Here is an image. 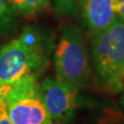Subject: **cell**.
<instances>
[{
    "label": "cell",
    "mask_w": 124,
    "mask_h": 124,
    "mask_svg": "<svg viewBox=\"0 0 124 124\" xmlns=\"http://www.w3.org/2000/svg\"><path fill=\"white\" fill-rule=\"evenodd\" d=\"M9 5L8 0H0V18L5 16L8 11Z\"/></svg>",
    "instance_id": "4fadbf2b"
},
{
    "label": "cell",
    "mask_w": 124,
    "mask_h": 124,
    "mask_svg": "<svg viewBox=\"0 0 124 124\" xmlns=\"http://www.w3.org/2000/svg\"><path fill=\"white\" fill-rule=\"evenodd\" d=\"M117 14H118V18H120L124 22V0H118Z\"/></svg>",
    "instance_id": "7c38bea8"
},
{
    "label": "cell",
    "mask_w": 124,
    "mask_h": 124,
    "mask_svg": "<svg viewBox=\"0 0 124 124\" xmlns=\"http://www.w3.org/2000/svg\"><path fill=\"white\" fill-rule=\"evenodd\" d=\"M91 55L96 73L108 91H124V22L118 18L108 29L93 33Z\"/></svg>",
    "instance_id": "6da1fadb"
},
{
    "label": "cell",
    "mask_w": 124,
    "mask_h": 124,
    "mask_svg": "<svg viewBox=\"0 0 124 124\" xmlns=\"http://www.w3.org/2000/svg\"><path fill=\"white\" fill-rule=\"evenodd\" d=\"M12 85H0V103L4 101L5 98L7 97V95L8 93V91L11 88Z\"/></svg>",
    "instance_id": "8fae6325"
},
{
    "label": "cell",
    "mask_w": 124,
    "mask_h": 124,
    "mask_svg": "<svg viewBox=\"0 0 124 124\" xmlns=\"http://www.w3.org/2000/svg\"><path fill=\"white\" fill-rule=\"evenodd\" d=\"M46 62V52L39 35L26 29L18 38L0 48V85L35 75Z\"/></svg>",
    "instance_id": "7a4b0ae2"
},
{
    "label": "cell",
    "mask_w": 124,
    "mask_h": 124,
    "mask_svg": "<svg viewBox=\"0 0 124 124\" xmlns=\"http://www.w3.org/2000/svg\"><path fill=\"white\" fill-rule=\"evenodd\" d=\"M98 124H124V114L118 108H104L98 120Z\"/></svg>",
    "instance_id": "9c48e42d"
},
{
    "label": "cell",
    "mask_w": 124,
    "mask_h": 124,
    "mask_svg": "<svg viewBox=\"0 0 124 124\" xmlns=\"http://www.w3.org/2000/svg\"><path fill=\"white\" fill-rule=\"evenodd\" d=\"M50 0H8L12 8L22 16H31L44 9Z\"/></svg>",
    "instance_id": "52a82bcc"
},
{
    "label": "cell",
    "mask_w": 124,
    "mask_h": 124,
    "mask_svg": "<svg viewBox=\"0 0 124 124\" xmlns=\"http://www.w3.org/2000/svg\"><path fill=\"white\" fill-rule=\"evenodd\" d=\"M56 78L78 90L85 86L91 75L88 54L82 31L74 24H66L53 56Z\"/></svg>",
    "instance_id": "3957f363"
},
{
    "label": "cell",
    "mask_w": 124,
    "mask_h": 124,
    "mask_svg": "<svg viewBox=\"0 0 124 124\" xmlns=\"http://www.w3.org/2000/svg\"><path fill=\"white\" fill-rule=\"evenodd\" d=\"M78 89L58 78H46L39 85V94L53 120L67 122L78 108Z\"/></svg>",
    "instance_id": "5b68a950"
},
{
    "label": "cell",
    "mask_w": 124,
    "mask_h": 124,
    "mask_svg": "<svg viewBox=\"0 0 124 124\" xmlns=\"http://www.w3.org/2000/svg\"><path fill=\"white\" fill-rule=\"evenodd\" d=\"M120 103H121L122 107L124 108V91H123V94H122V96H121V98H120Z\"/></svg>",
    "instance_id": "5bb4252c"
},
{
    "label": "cell",
    "mask_w": 124,
    "mask_h": 124,
    "mask_svg": "<svg viewBox=\"0 0 124 124\" xmlns=\"http://www.w3.org/2000/svg\"><path fill=\"white\" fill-rule=\"evenodd\" d=\"M79 0H54V11L57 16L74 17L78 11Z\"/></svg>",
    "instance_id": "ba28073f"
},
{
    "label": "cell",
    "mask_w": 124,
    "mask_h": 124,
    "mask_svg": "<svg viewBox=\"0 0 124 124\" xmlns=\"http://www.w3.org/2000/svg\"><path fill=\"white\" fill-rule=\"evenodd\" d=\"M0 124H14L9 119L4 101L0 103Z\"/></svg>",
    "instance_id": "30bf717a"
},
{
    "label": "cell",
    "mask_w": 124,
    "mask_h": 124,
    "mask_svg": "<svg viewBox=\"0 0 124 124\" xmlns=\"http://www.w3.org/2000/svg\"><path fill=\"white\" fill-rule=\"evenodd\" d=\"M4 103L9 119L14 124H53L40 97L35 75L12 84Z\"/></svg>",
    "instance_id": "277c9868"
},
{
    "label": "cell",
    "mask_w": 124,
    "mask_h": 124,
    "mask_svg": "<svg viewBox=\"0 0 124 124\" xmlns=\"http://www.w3.org/2000/svg\"><path fill=\"white\" fill-rule=\"evenodd\" d=\"M118 0H79L85 27L93 33L108 29L118 18Z\"/></svg>",
    "instance_id": "8992f818"
}]
</instances>
